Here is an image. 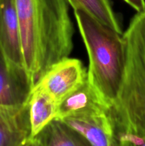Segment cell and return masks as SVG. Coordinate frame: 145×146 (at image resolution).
<instances>
[{
	"label": "cell",
	"instance_id": "1",
	"mask_svg": "<svg viewBox=\"0 0 145 146\" xmlns=\"http://www.w3.org/2000/svg\"><path fill=\"white\" fill-rule=\"evenodd\" d=\"M24 66L35 85L53 64L69 57L73 24L66 0H16Z\"/></svg>",
	"mask_w": 145,
	"mask_h": 146
},
{
	"label": "cell",
	"instance_id": "2",
	"mask_svg": "<svg viewBox=\"0 0 145 146\" xmlns=\"http://www.w3.org/2000/svg\"><path fill=\"white\" fill-rule=\"evenodd\" d=\"M74 15L89 59L87 80L111 107L123 76L125 48L122 34L80 10H74Z\"/></svg>",
	"mask_w": 145,
	"mask_h": 146
},
{
	"label": "cell",
	"instance_id": "3",
	"mask_svg": "<svg viewBox=\"0 0 145 146\" xmlns=\"http://www.w3.org/2000/svg\"><path fill=\"white\" fill-rule=\"evenodd\" d=\"M122 37L123 76L109 118L112 125L145 134V9L132 17Z\"/></svg>",
	"mask_w": 145,
	"mask_h": 146
},
{
	"label": "cell",
	"instance_id": "4",
	"mask_svg": "<svg viewBox=\"0 0 145 146\" xmlns=\"http://www.w3.org/2000/svg\"><path fill=\"white\" fill-rule=\"evenodd\" d=\"M87 81V69L78 58H65L51 66L34 85L58 104Z\"/></svg>",
	"mask_w": 145,
	"mask_h": 146
},
{
	"label": "cell",
	"instance_id": "5",
	"mask_svg": "<svg viewBox=\"0 0 145 146\" xmlns=\"http://www.w3.org/2000/svg\"><path fill=\"white\" fill-rule=\"evenodd\" d=\"M34 86V81L26 69L11 64L0 48V105L26 104Z\"/></svg>",
	"mask_w": 145,
	"mask_h": 146
},
{
	"label": "cell",
	"instance_id": "6",
	"mask_svg": "<svg viewBox=\"0 0 145 146\" xmlns=\"http://www.w3.org/2000/svg\"><path fill=\"white\" fill-rule=\"evenodd\" d=\"M0 48L11 64L25 68L16 0H0Z\"/></svg>",
	"mask_w": 145,
	"mask_h": 146
},
{
	"label": "cell",
	"instance_id": "7",
	"mask_svg": "<svg viewBox=\"0 0 145 146\" xmlns=\"http://www.w3.org/2000/svg\"><path fill=\"white\" fill-rule=\"evenodd\" d=\"M31 138L28 101L20 106L0 105V146H23Z\"/></svg>",
	"mask_w": 145,
	"mask_h": 146
},
{
	"label": "cell",
	"instance_id": "8",
	"mask_svg": "<svg viewBox=\"0 0 145 146\" xmlns=\"http://www.w3.org/2000/svg\"><path fill=\"white\" fill-rule=\"evenodd\" d=\"M109 106L87 80L58 104L55 120L61 121L68 117L104 113L109 112Z\"/></svg>",
	"mask_w": 145,
	"mask_h": 146
},
{
	"label": "cell",
	"instance_id": "9",
	"mask_svg": "<svg viewBox=\"0 0 145 146\" xmlns=\"http://www.w3.org/2000/svg\"><path fill=\"white\" fill-rule=\"evenodd\" d=\"M84 135L92 146H114L109 111L61 120Z\"/></svg>",
	"mask_w": 145,
	"mask_h": 146
},
{
	"label": "cell",
	"instance_id": "10",
	"mask_svg": "<svg viewBox=\"0 0 145 146\" xmlns=\"http://www.w3.org/2000/svg\"><path fill=\"white\" fill-rule=\"evenodd\" d=\"M37 146H92L82 134L59 120H53L34 136Z\"/></svg>",
	"mask_w": 145,
	"mask_h": 146
},
{
	"label": "cell",
	"instance_id": "11",
	"mask_svg": "<svg viewBox=\"0 0 145 146\" xmlns=\"http://www.w3.org/2000/svg\"><path fill=\"white\" fill-rule=\"evenodd\" d=\"M28 106L31 135L34 137L51 121L55 120L58 104L46 93L33 88Z\"/></svg>",
	"mask_w": 145,
	"mask_h": 146
},
{
	"label": "cell",
	"instance_id": "12",
	"mask_svg": "<svg viewBox=\"0 0 145 146\" xmlns=\"http://www.w3.org/2000/svg\"><path fill=\"white\" fill-rule=\"evenodd\" d=\"M74 10L87 13L107 27L123 34L117 16L109 0H66Z\"/></svg>",
	"mask_w": 145,
	"mask_h": 146
},
{
	"label": "cell",
	"instance_id": "13",
	"mask_svg": "<svg viewBox=\"0 0 145 146\" xmlns=\"http://www.w3.org/2000/svg\"><path fill=\"white\" fill-rule=\"evenodd\" d=\"M112 133L114 146H145L144 133L112 124Z\"/></svg>",
	"mask_w": 145,
	"mask_h": 146
},
{
	"label": "cell",
	"instance_id": "14",
	"mask_svg": "<svg viewBox=\"0 0 145 146\" xmlns=\"http://www.w3.org/2000/svg\"><path fill=\"white\" fill-rule=\"evenodd\" d=\"M124 1L130 7H132L134 9L136 10V12L142 11L145 9V0H124Z\"/></svg>",
	"mask_w": 145,
	"mask_h": 146
},
{
	"label": "cell",
	"instance_id": "15",
	"mask_svg": "<svg viewBox=\"0 0 145 146\" xmlns=\"http://www.w3.org/2000/svg\"><path fill=\"white\" fill-rule=\"evenodd\" d=\"M23 146H37L36 141L34 137H32V138H31L30 139H28V141H27V142Z\"/></svg>",
	"mask_w": 145,
	"mask_h": 146
}]
</instances>
